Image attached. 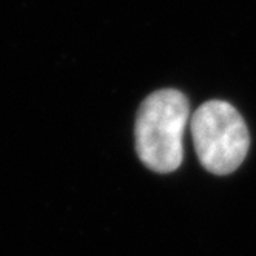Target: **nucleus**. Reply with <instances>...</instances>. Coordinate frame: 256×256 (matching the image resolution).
I'll use <instances>...</instances> for the list:
<instances>
[{"label":"nucleus","instance_id":"nucleus-1","mask_svg":"<svg viewBox=\"0 0 256 256\" xmlns=\"http://www.w3.org/2000/svg\"><path fill=\"white\" fill-rule=\"evenodd\" d=\"M188 116V99L173 88L159 90L140 104L134 138L138 156L145 167L156 173H170L180 167Z\"/></svg>","mask_w":256,"mask_h":256},{"label":"nucleus","instance_id":"nucleus-2","mask_svg":"<svg viewBox=\"0 0 256 256\" xmlns=\"http://www.w3.org/2000/svg\"><path fill=\"white\" fill-rule=\"evenodd\" d=\"M190 130L202 167L213 174H230L241 166L250 147L247 125L226 100H208L192 116Z\"/></svg>","mask_w":256,"mask_h":256}]
</instances>
